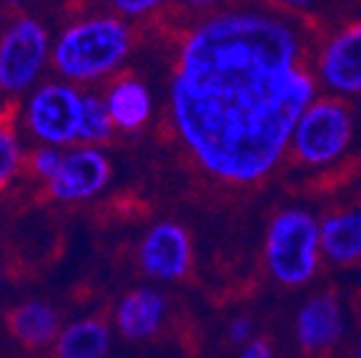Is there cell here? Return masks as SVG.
I'll list each match as a JSON object with an SVG mask.
<instances>
[{"label": "cell", "instance_id": "cell-5", "mask_svg": "<svg viewBox=\"0 0 361 358\" xmlns=\"http://www.w3.org/2000/svg\"><path fill=\"white\" fill-rule=\"evenodd\" d=\"M53 56L51 33L38 18L20 16L0 33V90L18 95L35 85Z\"/></svg>", "mask_w": 361, "mask_h": 358}, {"label": "cell", "instance_id": "cell-2", "mask_svg": "<svg viewBox=\"0 0 361 358\" xmlns=\"http://www.w3.org/2000/svg\"><path fill=\"white\" fill-rule=\"evenodd\" d=\"M133 35L118 16H90L71 23L53 43L51 63L68 83H96L128 58Z\"/></svg>", "mask_w": 361, "mask_h": 358}, {"label": "cell", "instance_id": "cell-8", "mask_svg": "<svg viewBox=\"0 0 361 358\" xmlns=\"http://www.w3.org/2000/svg\"><path fill=\"white\" fill-rule=\"evenodd\" d=\"M138 264L153 280H183L193 268V241L188 230L176 221H158L141 238Z\"/></svg>", "mask_w": 361, "mask_h": 358}, {"label": "cell", "instance_id": "cell-7", "mask_svg": "<svg viewBox=\"0 0 361 358\" xmlns=\"http://www.w3.org/2000/svg\"><path fill=\"white\" fill-rule=\"evenodd\" d=\"M346 316L336 291H319L304 301L293 321L301 358H334L344 338Z\"/></svg>", "mask_w": 361, "mask_h": 358}, {"label": "cell", "instance_id": "cell-20", "mask_svg": "<svg viewBox=\"0 0 361 358\" xmlns=\"http://www.w3.org/2000/svg\"><path fill=\"white\" fill-rule=\"evenodd\" d=\"M254 321L248 319V316H236V319L228 323V331H226V338H228V343L231 346H238L243 348L251 338L256 336L254 333Z\"/></svg>", "mask_w": 361, "mask_h": 358}, {"label": "cell", "instance_id": "cell-3", "mask_svg": "<svg viewBox=\"0 0 361 358\" xmlns=\"http://www.w3.org/2000/svg\"><path fill=\"white\" fill-rule=\"evenodd\" d=\"M264 264L271 278L286 288L311 283L324 264L322 221L306 208H283L269 221Z\"/></svg>", "mask_w": 361, "mask_h": 358}, {"label": "cell", "instance_id": "cell-10", "mask_svg": "<svg viewBox=\"0 0 361 358\" xmlns=\"http://www.w3.org/2000/svg\"><path fill=\"white\" fill-rule=\"evenodd\" d=\"M316 78L336 98L361 95V20L324 40L316 58Z\"/></svg>", "mask_w": 361, "mask_h": 358}, {"label": "cell", "instance_id": "cell-16", "mask_svg": "<svg viewBox=\"0 0 361 358\" xmlns=\"http://www.w3.org/2000/svg\"><path fill=\"white\" fill-rule=\"evenodd\" d=\"M116 130L113 125L111 111L106 106V98L93 93L83 95V116H80V135L78 143L85 146H98V143H106L111 138V133Z\"/></svg>", "mask_w": 361, "mask_h": 358}, {"label": "cell", "instance_id": "cell-25", "mask_svg": "<svg viewBox=\"0 0 361 358\" xmlns=\"http://www.w3.org/2000/svg\"><path fill=\"white\" fill-rule=\"evenodd\" d=\"M0 33H3V0H0Z\"/></svg>", "mask_w": 361, "mask_h": 358}, {"label": "cell", "instance_id": "cell-9", "mask_svg": "<svg viewBox=\"0 0 361 358\" xmlns=\"http://www.w3.org/2000/svg\"><path fill=\"white\" fill-rule=\"evenodd\" d=\"M111 161L98 146L68 148L58 173L48 180V193L61 203H80L96 198L111 183Z\"/></svg>", "mask_w": 361, "mask_h": 358}, {"label": "cell", "instance_id": "cell-21", "mask_svg": "<svg viewBox=\"0 0 361 358\" xmlns=\"http://www.w3.org/2000/svg\"><path fill=\"white\" fill-rule=\"evenodd\" d=\"M238 358H276V351L269 336H254L241 348Z\"/></svg>", "mask_w": 361, "mask_h": 358}, {"label": "cell", "instance_id": "cell-1", "mask_svg": "<svg viewBox=\"0 0 361 358\" xmlns=\"http://www.w3.org/2000/svg\"><path fill=\"white\" fill-rule=\"evenodd\" d=\"M316 98L301 33L261 11H226L198 23L180 43L169 88L183 148L203 173L228 185L269 178Z\"/></svg>", "mask_w": 361, "mask_h": 358}, {"label": "cell", "instance_id": "cell-22", "mask_svg": "<svg viewBox=\"0 0 361 358\" xmlns=\"http://www.w3.org/2000/svg\"><path fill=\"white\" fill-rule=\"evenodd\" d=\"M281 6H286V8H293V11H301V8H309V6H314L316 0H279Z\"/></svg>", "mask_w": 361, "mask_h": 358}, {"label": "cell", "instance_id": "cell-12", "mask_svg": "<svg viewBox=\"0 0 361 358\" xmlns=\"http://www.w3.org/2000/svg\"><path fill=\"white\" fill-rule=\"evenodd\" d=\"M6 326L11 331V336L30 351L51 348L63 328L61 314L51 303L38 301V298L23 301L16 308H11L6 316Z\"/></svg>", "mask_w": 361, "mask_h": 358}, {"label": "cell", "instance_id": "cell-13", "mask_svg": "<svg viewBox=\"0 0 361 358\" xmlns=\"http://www.w3.org/2000/svg\"><path fill=\"white\" fill-rule=\"evenodd\" d=\"M322 251L331 266L349 268L361 264V208H338L324 216Z\"/></svg>", "mask_w": 361, "mask_h": 358}, {"label": "cell", "instance_id": "cell-14", "mask_svg": "<svg viewBox=\"0 0 361 358\" xmlns=\"http://www.w3.org/2000/svg\"><path fill=\"white\" fill-rule=\"evenodd\" d=\"M113 346V328L108 321L88 316L61 328L51 346L53 358H108Z\"/></svg>", "mask_w": 361, "mask_h": 358}, {"label": "cell", "instance_id": "cell-6", "mask_svg": "<svg viewBox=\"0 0 361 358\" xmlns=\"http://www.w3.org/2000/svg\"><path fill=\"white\" fill-rule=\"evenodd\" d=\"M83 95L68 80L43 83L28 95L25 125L40 146H71L80 135Z\"/></svg>", "mask_w": 361, "mask_h": 358}, {"label": "cell", "instance_id": "cell-4", "mask_svg": "<svg viewBox=\"0 0 361 358\" xmlns=\"http://www.w3.org/2000/svg\"><path fill=\"white\" fill-rule=\"evenodd\" d=\"M354 140V113L344 98H316L291 135L288 156L306 168H329L338 163Z\"/></svg>", "mask_w": 361, "mask_h": 358}, {"label": "cell", "instance_id": "cell-23", "mask_svg": "<svg viewBox=\"0 0 361 358\" xmlns=\"http://www.w3.org/2000/svg\"><path fill=\"white\" fill-rule=\"evenodd\" d=\"M178 3H183L188 8H206V6H214L216 0H178Z\"/></svg>", "mask_w": 361, "mask_h": 358}, {"label": "cell", "instance_id": "cell-17", "mask_svg": "<svg viewBox=\"0 0 361 358\" xmlns=\"http://www.w3.org/2000/svg\"><path fill=\"white\" fill-rule=\"evenodd\" d=\"M20 163H23L20 140H18V133L11 121L3 118L0 121V190L16 178Z\"/></svg>", "mask_w": 361, "mask_h": 358}, {"label": "cell", "instance_id": "cell-11", "mask_svg": "<svg viewBox=\"0 0 361 358\" xmlns=\"http://www.w3.org/2000/svg\"><path fill=\"white\" fill-rule=\"evenodd\" d=\"M166 319H169V298L158 288L138 285L116 303L113 328L128 343H143L164 331Z\"/></svg>", "mask_w": 361, "mask_h": 358}, {"label": "cell", "instance_id": "cell-15", "mask_svg": "<svg viewBox=\"0 0 361 358\" xmlns=\"http://www.w3.org/2000/svg\"><path fill=\"white\" fill-rule=\"evenodd\" d=\"M106 106L111 111L113 125L126 133H135L151 121L153 95L138 78H121L108 88Z\"/></svg>", "mask_w": 361, "mask_h": 358}, {"label": "cell", "instance_id": "cell-19", "mask_svg": "<svg viewBox=\"0 0 361 358\" xmlns=\"http://www.w3.org/2000/svg\"><path fill=\"white\" fill-rule=\"evenodd\" d=\"M166 0H111L113 11L123 18H143L164 6Z\"/></svg>", "mask_w": 361, "mask_h": 358}, {"label": "cell", "instance_id": "cell-18", "mask_svg": "<svg viewBox=\"0 0 361 358\" xmlns=\"http://www.w3.org/2000/svg\"><path fill=\"white\" fill-rule=\"evenodd\" d=\"M63 156H66V151L58 146H38L28 158L30 173H33L35 178H43L45 183H48V180L58 173V168H61Z\"/></svg>", "mask_w": 361, "mask_h": 358}, {"label": "cell", "instance_id": "cell-24", "mask_svg": "<svg viewBox=\"0 0 361 358\" xmlns=\"http://www.w3.org/2000/svg\"><path fill=\"white\" fill-rule=\"evenodd\" d=\"M351 358H361V343L354 348V353H351Z\"/></svg>", "mask_w": 361, "mask_h": 358}]
</instances>
